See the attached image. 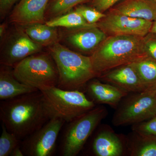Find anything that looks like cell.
<instances>
[{
    "label": "cell",
    "mask_w": 156,
    "mask_h": 156,
    "mask_svg": "<svg viewBox=\"0 0 156 156\" xmlns=\"http://www.w3.org/2000/svg\"><path fill=\"white\" fill-rule=\"evenodd\" d=\"M119 105L113 117L115 126L134 125L150 119L156 115L155 90L134 93Z\"/></svg>",
    "instance_id": "7"
},
{
    "label": "cell",
    "mask_w": 156,
    "mask_h": 156,
    "mask_svg": "<svg viewBox=\"0 0 156 156\" xmlns=\"http://www.w3.org/2000/svg\"><path fill=\"white\" fill-rule=\"evenodd\" d=\"M98 78L128 92L138 93L150 90L142 83L132 63L112 69Z\"/></svg>",
    "instance_id": "13"
},
{
    "label": "cell",
    "mask_w": 156,
    "mask_h": 156,
    "mask_svg": "<svg viewBox=\"0 0 156 156\" xmlns=\"http://www.w3.org/2000/svg\"><path fill=\"white\" fill-rule=\"evenodd\" d=\"M2 40L1 64L10 67H14L27 57L40 53L43 48L33 41L22 27L11 31Z\"/></svg>",
    "instance_id": "8"
},
{
    "label": "cell",
    "mask_w": 156,
    "mask_h": 156,
    "mask_svg": "<svg viewBox=\"0 0 156 156\" xmlns=\"http://www.w3.org/2000/svg\"><path fill=\"white\" fill-rule=\"evenodd\" d=\"M75 10L79 12L86 21L90 24H95L106 15L93 7L77 6L76 7Z\"/></svg>",
    "instance_id": "24"
},
{
    "label": "cell",
    "mask_w": 156,
    "mask_h": 156,
    "mask_svg": "<svg viewBox=\"0 0 156 156\" xmlns=\"http://www.w3.org/2000/svg\"><path fill=\"white\" fill-rule=\"evenodd\" d=\"M39 91L20 82L14 76L13 67L1 65L0 100H9L20 95Z\"/></svg>",
    "instance_id": "16"
},
{
    "label": "cell",
    "mask_w": 156,
    "mask_h": 156,
    "mask_svg": "<svg viewBox=\"0 0 156 156\" xmlns=\"http://www.w3.org/2000/svg\"><path fill=\"white\" fill-rule=\"evenodd\" d=\"M13 71L18 80L40 91L58 86V69L49 53L27 57L13 67Z\"/></svg>",
    "instance_id": "5"
},
{
    "label": "cell",
    "mask_w": 156,
    "mask_h": 156,
    "mask_svg": "<svg viewBox=\"0 0 156 156\" xmlns=\"http://www.w3.org/2000/svg\"><path fill=\"white\" fill-rule=\"evenodd\" d=\"M0 119L8 131L20 140L41 128L50 117L39 90L2 101Z\"/></svg>",
    "instance_id": "1"
},
{
    "label": "cell",
    "mask_w": 156,
    "mask_h": 156,
    "mask_svg": "<svg viewBox=\"0 0 156 156\" xmlns=\"http://www.w3.org/2000/svg\"><path fill=\"white\" fill-rule=\"evenodd\" d=\"M65 122L59 118H51L41 128L26 137L21 146L24 155L52 156L58 134Z\"/></svg>",
    "instance_id": "9"
},
{
    "label": "cell",
    "mask_w": 156,
    "mask_h": 156,
    "mask_svg": "<svg viewBox=\"0 0 156 156\" xmlns=\"http://www.w3.org/2000/svg\"><path fill=\"white\" fill-rule=\"evenodd\" d=\"M49 53L58 69L59 89L82 91L97 77L90 56L70 50L58 42L49 47Z\"/></svg>",
    "instance_id": "3"
},
{
    "label": "cell",
    "mask_w": 156,
    "mask_h": 156,
    "mask_svg": "<svg viewBox=\"0 0 156 156\" xmlns=\"http://www.w3.org/2000/svg\"><path fill=\"white\" fill-rule=\"evenodd\" d=\"M45 23L53 27L71 29L92 25L86 21L79 12L71 11L58 17L49 20Z\"/></svg>",
    "instance_id": "21"
},
{
    "label": "cell",
    "mask_w": 156,
    "mask_h": 156,
    "mask_svg": "<svg viewBox=\"0 0 156 156\" xmlns=\"http://www.w3.org/2000/svg\"><path fill=\"white\" fill-rule=\"evenodd\" d=\"M11 156H24L21 149V146L18 145L14 149L11 154Z\"/></svg>",
    "instance_id": "29"
},
{
    "label": "cell",
    "mask_w": 156,
    "mask_h": 156,
    "mask_svg": "<svg viewBox=\"0 0 156 156\" xmlns=\"http://www.w3.org/2000/svg\"><path fill=\"white\" fill-rule=\"evenodd\" d=\"M142 83L149 90L156 89V60L145 56L132 62Z\"/></svg>",
    "instance_id": "19"
},
{
    "label": "cell",
    "mask_w": 156,
    "mask_h": 156,
    "mask_svg": "<svg viewBox=\"0 0 156 156\" xmlns=\"http://www.w3.org/2000/svg\"><path fill=\"white\" fill-rule=\"evenodd\" d=\"M135 134V139L131 145L130 144V155L133 156H156V136Z\"/></svg>",
    "instance_id": "20"
},
{
    "label": "cell",
    "mask_w": 156,
    "mask_h": 156,
    "mask_svg": "<svg viewBox=\"0 0 156 156\" xmlns=\"http://www.w3.org/2000/svg\"><path fill=\"white\" fill-rule=\"evenodd\" d=\"M92 151L97 156H120L123 152L122 143L113 132L101 131L93 140Z\"/></svg>",
    "instance_id": "17"
},
{
    "label": "cell",
    "mask_w": 156,
    "mask_h": 156,
    "mask_svg": "<svg viewBox=\"0 0 156 156\" xmlns=\"http://www.w3.org/2000/svg\"><path fill=\"white\" fill-rule=\"evenodd\" d=\"M18 0H0V15L4 19Z\"/></svg>",
    "instance_id": "28"
},
{
    "label": "cell",
    "mask_w": 156,
    "mask_h": 156,
    "mask_svg": "<svg viewBox=\"0 0 156 156\" xmlns=\"http://www.w3.org/2000/svg\"><path fill=\"white\" fill-rule=\"evenodd\" d=\"M120 1L121 0H92V7L103 13L111 9Z\"/></svg>",
    "instance_id": "27"
},
{
    "label": "cell",
    "mask_w": 156,
    "mask_h": 156,
    "mask_svg": "<svg viewBox=\"0 0 156 156\" xmlns=\"http://www.w3.org/2000/svg\"><path fill=\"white\" fill-rule=\"evenodd\" d=\"M85 91L88 98L94 103L106 104L117 107L128 92L111 84L103 83L93 79L87 83Z\"/></svg>",
    "instance_id": "14"
},
{
    "label": "cell",
    "mask_w": 156,
    "mask_h": 156,
    "mask_svg": "<svg viewBox=\"0 0 156 156\" xmlns=\"http://www.w3.org/2000/svg\"><path fill=\"white\" fill-rule=\"evenodd\" d=\"M6 25L5 23H2L0 25V37L1 40L3 38L5 35Z\"/></svg>",
    "instance_id": "30"
},
{
    "label": "cell",
    "mask_w": 156,
    "mask_h": 156,
    "mask_svg": "<svg viewBox=\"0 0 156 156\" xmlns=\"http://www.w3.org/2000/svg\"><path fill=\"white\" fill-rule=\"evenodd\" d=\"M153 22L109 11L95 23L107 35H131L144 37L150 32Z\"/></svg>",
    "instance_id": "10"
},
{
    "label": "cell",
    "mask_w": 156,
    "mask_h": 156,
    "mask_svg": "<svg viewBox=\"0 0 156 156\" xmlns=\"http://www.w3.org/2000/svg\"><path fill=\"white\" fill-rule=\"evenodd\" d=\"M33 41L42 47H48L58 42L60 36L56 27L42 23L21 26Z\"/></svg>",
    "instance_id": "18"
},
{
    "label": "cell",
    "mask_w": 156,
    "mask_h": 156,
    "mask_svg": "<svg viewBox=\"0 0 156 156\" xmlns=\"http://www.w3.org/2000/svg\"><path fill=\"white\" fill-rule=\"evenodd\" d=\"M50 0H20L9 16L10 22L20 26L45 22Z\"/></svg>",
    "instance_id": "12"
},
{
    "label": "cell",
    "mask_w": 156,
    "mask_h": 156,
    "mask_svg": "<svg viewBox=\"0 0 156 156\" xmlns=\"http://www.w3.org/2000/svg\"><path fill=\"white\" fill-rule=\"evenodd\" d=\"M143 43L147 55L156 60V33H148L143 37Z\"/></svg>",
    "instance_id": "26"
},
{
    "label": "cell",
    "mask_w": 156,
    "mask_h": 156,
    "mask_svg": "<svg viewBox=\"0 0 156 156\" xmlns=\"http://www.w3.org/2000/svg\"><path fill=\"white\" fill-rule=\"evenodd\" d=\"M110 11L152 22L156 20V2L153 0H125Z\"/></svg>",
    "instance_id": "15"
},
{
    "label": "cell",
    "mask_w": 156,
    "mask_h": 156,
    "mask_svg": "<svg viewBox=\"0 0 156 156\" xmlns=\"http://www.w3.org/2000/svg\"><path fill=\"white\" fill-rule=\"evenodd\" d=\"M40 91L50 119L58 118L70 122L96 107L82 91L63 90L56 87Z\"/></svg>",
    "instance_id": "4"
},
{
    "label": "cell",
    "mask_w": 156,
    "mask_h": 156,
    "mask_svg": "<svg viewBox=\"0 0 156 156\" xmlns=\"http://www.w3.org/2000/svg\"><path fill=\"white\" fill-rule=\"evenodd\" d=\"M155 92H156V89H155Z\"/></svg>",
    "instance_id": "33"
},
{
    "label": "cell",
    "mask_w": 156,
    "mask_h": 156,
    "mask_svg": "<svg viewBox=\"0 0 156 156\" xmlns=\"http://www.w3.org/2000/svg\"><path fill=\"white\" fill-rule=\"evenodd\" d=\"M107 37L105 33L95 24L71 29L62 33L66 44L83 53L91 54Z\"/></svg>",
    "instance_id": "11"
},
{
    "label": "cell",
    "mask_w": 156,
    "mask_h": 156,
    "mask_svg": "<svg viewBox=\"0 0 156 156\" xmlns=\"http://www.w3.org/2000/svg\"><path fill=\"white\" fill-rule=\"evenodd\" d=\"M147 56L143 37L131 35L109 36L90 56L97 77L117 67Z\"/></svg>",
    "instance_id": "2"
},
{
    "label": "cell",
    "mask_w": 156,
    "mask_h": 156,
    "mask_svg": "<svg viewBox=\"0 0 156 156\" xmlns=\"http://www.w3.org/2000/svg\"><path fill=\"white\" fill-rule=\"evenodd\" d=\"M20 140L9 132L2 123V133L0 137V156L11 155L12 151L20 145Z\"/></svg>",
    "instance_id": "23"
},
{
    "label": "cell",
    "mask_w": 156,
    "mask_h": 156,
    "mask_svg": "<svg viewBox=\"0 0 156 156\" xmlns=\"http://www.w3.org/2000/svg\"><path fill=\"white\" fill-rule=\"evenodd\" d=\"M150 32L155 33H156V20L153 22V25L152 26L151 28V29Z\"/></svg>",
    "instance_id": "31"
},
{
    "label": "cell",
    "mask_w": 156,
    "mask_h": 156,
    "mask_svg": "<svg viewBox=\"0 0 156 156\" xmlns=\"http://www.w3.org/2000/svg\"><path fill=\"white\" fill-rule=\"evenodd\" d=\"M89 0H50L45 16L50 19L58 17L71 11L73 8Z\"/></svg>",
    "instance_id": "22"
},
{
    "label": "cell",
    "mask_w": 156,
    "mask_h": 156,
    "mask_svg": "<svg viewBox=\"0 0 156 156\" xmlns=\"http://www.w3.org/2000/svg\"><path fill=\"white\" fill-rule=\"evenodd\" d=\"M133 131L136 134L147 136H156V115L150 119L133 126Z\"/></svg>",
    "instance_id": "25"
},
{
    "label": "cell",
    "mask_w": 156,
    "mask_h": 156,
    "mask_svg": "<svg viewBox=\"0 0 156 156\" xmlns=\"http://www.w3.org/2000/svg\"><path fill=\"white\" fill-rule=\"evenodd\" d=\"M107 113L105 108L95 107L68 123L69 124L65 131L62 143V155L76 156Z\"/></svg>",
    "instance_id": "6"
},
{
    "label": "cell",
    "mask_w": 156,
    "mask_h": 156,
    "mask_svg": "<svg viewBox=\"0 0 156 156\" xmlns=\"http://www.w3.org/2000/svg\"><path fill=\"white\" fill-rule=\"evenodd\" d=\"M153 1H154V2H156V0H153Z\"/></svg>",
    "instance_id": "32"
}]
</instances>
